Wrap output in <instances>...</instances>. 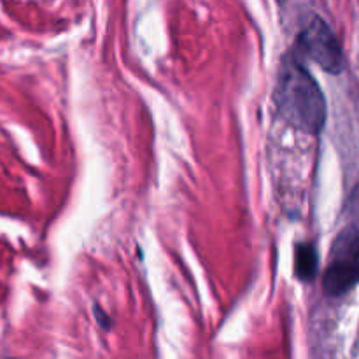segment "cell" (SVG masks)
<instances>
[{"mask_svg":"<svg viewBox=\"0 0 359 359\" xmlns=\"http://www.w3.org/2000/svg\"><path fill=\"white\" fill-rule=\"evenodd\" d=\"M359 283V231L346 228L335 238L325 270L323 287L330 297H340Z\"/></svg>","mask_w":359,"mask_h":359,"instance_id":"obj_2","label":"cell"},{"mask_svg":"<svg viewBox=\"0 0 359 359\" xmlns=\"http://www.w3.org/2000/svg\"><path fill=\"white\" fill-rule=\"evenodd\" d=\"M298 49L304 56L318 63L330 74H339L344 69V53L339 39L325 20L311 16L298 35Z\"/></svg>","mask_w":359,"mask_h":359,"instance_id":"obj_3","label":"cell"},{"mask_svg":"<svg viewBox=\"0 0 359 359\" xmlns=\"http://www.w3.org/2000/svg\"><path fill=\"white\" fill-rule=\"evenodd\" d=\"M95 314H97V316H98V318H97V319H98V321H100V323H102V325H104V326H105V328H109V321H107V316H105V314H104V312H102V311H100V309H98V307H97V309H95Z\"/></svg>","mask_w":359,"mask_h":359,"instance_id":"obj_6","label":"cell"},{"mask_svg":"<svg viewBox=\"0 0 359 359\" xmlns=\"http://www.w3.org/2000/svg\"><path fill=\"white\" fill-rule=\"evenodd\" d=\"M279 114L294 128L319 133L326 121V100L312 74L294 56L284 58L276 86Z\"/></svg>","mask_w":359,"mask_h":359,"instance_id":"obj_1","label":"cell"},{"mask_svg":"<svg viewBox=\"0 0 359 359\" xmlns=\"http://www.w3.org/2000/svg\"><path fill=\"white\" fill-rule=\"evenodd\" d=\"M349 210L354 217L359 219V186L353 191V196H351V202H349Z\"/></svg>","mask_w":359,"mask_h":359,"instance_id":"obj_5","label":"cell"},{"mask_svg":"<svg viewBox=\"0 0 359 359\" xmlns=\"http://www.w3.org/2000/svg\"><path fill=\"white\" fill-rule=\"evenodd\" d=\"M319 258L312 244H298L294 251V273L302 280H312L318 273Z\"/></svg>","mask_w":359,"mask_h":359,"instance_id":"obj_4","label":"cell"}]
</instances>
